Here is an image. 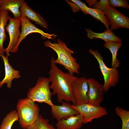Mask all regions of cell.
<instances>
[{
	"label": "cell",
	"mask_w": 129,
	"mask_h": 129,
	"mask_svg": "<svg viewBox=\"0 0 129 129\" xmlns=\"http://www.w3.org/2000/svg\"><path fill=\"white\" fill-rule=\"evenodd\" d=\"M20 10L21 16L26 17L30 21L34 22L35 23L43 28L48 29V24L44 18L40 14L32 10L25 1L21 5Z\"/></svg>",
	"instance_id": "13"
},
{
	"label": "cell",
	"mask_w": 129,
	"mask_h": 129,
	"mask_svg": "<svg viewBox=\"0 0 129 129\" xmlns=\"http://www.w3.org/2000/svg\"><path fill=\"white\" fill-rule=\"evenodd\" d=\"M11 17L9 16L8 11L2 10L0 18V54H4L5 52V49L3 44L6 40V37L5 31V28L7 26V22Z\"/></svg>",
	"instance_id": "18"
},
{
	"label": "cell",
	"mask_w": 129,
	"mask_h": 129,
	"mask_svg": "<svg viewBox=\"0 0 129 129\" xmlns=\"http://www.w3.org/2000/svg\"><path fill=\"white\" fill-rule=\"evenodd\" d=\"M84 124L82 117L79 113L58 121L56 126L57 129H80Z\"/></svg>",
	"instance_id": "15"
},
{
	"label": "cell",
	"mask_w": 129,
	"mask_h": 129,
	"mask_svg": "<svg viewBox=\"0 0 129 129\" xmlns=\"http://www.w3.org/2000/svg\"><path fill=\"white\" fill-rule=\"evenodd\" d=\"M74 3L78 6L81 10L85 14H88L87 10L88 7L86 4L79 0H71Z\"/></svg>",
	"instance_id": "26"
},
{
	"label": "cell",
	"mask_w": 129,
	"mask_h": 129,
	"mask_svg": "<svg viewBox=\"0 0 129 129\" xmlns=\"http://www.w3.org/2000/svg\"><path fill=\"white\" fill-rule=\"evenodd\" d=\"M88 90L87 79L84 77H77L72 82L71 90L73 105L77 106L88 103Z\"/></svg>",
	"instance_id": "7"
},
{
	"label": "cell",
	"mask_w": 129,
	"mask_h": 129,
	"mask_svg": "<svg viewBox=\"0 0 129 129\" xmlns=\"http://www.w3.org/2000/svg\"><path fill=\"white\" fill-rule=\"evenodd\" d=\"M21 21V31L20 36L18 43L11 52L15 53L18 50L19 46L21 42L26 37L30 34L33 33H38L40 34L43 38H47L48 39L54 40L57 36L54 34H50L46 33L42 30H40L32 23L26 17L21 16L20 18Z\"/></svg>",
	"instance_id": "9"
},
{
	"label": "cell",
	"mask_w": 129,
	"mask_h": 129,
	"mask_svg": "<svg viewBox=\"0 0 129 129\" xmlns=\"http://www.w3.org/2000/svg\"><path fill=\"white\" fill-rule=\"evenodd\" d=\"M109 5L115 8L120 7L129 9V5L126 0H108Z\"/></svg>",
	"instance_id": "24"
},
{
	"label": "cell",
	"mask_w": 129,
	"mask_h": 129,
	"mask_svg": "<svg viewBox=\"0 0 129 129\" xmlns=\"http://www.w3.org/2000/svg\"><path fill=\"white\" fill-rule=\"evenodd\" d=\"M114 111L122 121L121 129H129V111L119 106L115 108Z\"/></svg>",
	"instance_id": "23"
},
{
	"label": "cell",
	"mask_w": 129,
	"mask_h": 129,
	"mask_svg": "<svg viewBox=\"0 0 129 129\" xmlns=\"http://www.w3.org/2000/svg\"><path fill=\"white\" fill-rule=\"evenodd\" d=\"M109 6L108 0H101L97 2L92 7L93 8L98 9L103 12L105 9Z\"/></svg>",
	"instance_id": "25"
},
{
	"label": "cell",
	"mask_w": 129,
	"mask_h": 129,
	"mask_svg": "<svg viewBox=\"0 0 129 129\" xmlns=\"http://www.w3.org/2000/svg\"><path fill=\"white\" fill-rule=\"evenodd\" d=\"M16 109L19 124L23 129H26L33 124L39 114L38 105L27 97L18 100Z\"/></svg>",
	"instance_id": "3"
},
{
	"label": "cell",
	"mask_w": 129,
	"mask_h": 129,
	"mask_svg": "<svg viewBox=\"0 0 129 129\" xmlns=\"http://www.w3.org/2000/svg\"><path fill=\"white\" fill-rule=\"evenodd\" d=\"M50 82L48 78L39 77L35 85L29 88L27 98L35 102L44 103L51 107L54 104L51 99L53 94L49 88Z\"/></svg>",
	"instance_id": "4"
},
{
	"label": "cell",
	"mask_w": 129,
	"mask_h": 129,
	"mask_svg": "<svg viewBox=\"0 0 129 129\" xmlns=\"http://www.w3.org/2000/svg\"><path fill=\"white\" fill-rule=\"evenodd\" d=\"M103 12L108 19L110 29L112 30L121 28H129V18L117 10L115 8L108 6Z\"/></svg>",
	"instance_id": "8"
},
{
	"label": "cell",
	"mask_w": 129,
	"mask_h": 129,
	"mask_svg": "<svg viewBox=\"0 0 129 129\" xmlns=\"http://www.w3.org/2000/svg\"><path fill=\"white\" fill-rule=\"evenodd\" d=\"M2 2V0H0V6H1V5Z\"/></svg>",
	"instance_id": "29"
},
{
	"label": "cell",
	"mask_w": 129,
	"mask_h": 129,
	"mask_svg": "<svg viewBox=\"0 0 129 129\" xmlns=\"http://www.w3.org/2000/svg\"><path fill=\"white\" fill-rule=\"evenodd\" d=\"M71 106L81 115L85 124L91 122L93 119L100 118L108 114L106 109L100 105L86 103L77 106L71 105Z\"/></svg>",
	"instance_id": "6"
},
{
	"label": "cell",
	"mask_w": 129,
	"mask_h": 129,
	"mask_svg": "<svg viewBox=\"0 0 129 129\" xmlns=\"http://www.w3.org/2000/svg\"><path fill=\"white\" fill-rule=\"evenodd\" d=\"M24 0H2L1 5V10H6L13 14L14 18H20L21 16L20 7Z\"/></svg>",
	"instance_id": "17"
},
{
	"label": "cell",
	"mask_w": 129,
	"mask_h": 129,
	"mask_svg": "<svg viewBox=\"0 0 129 129\" xmlns=\"http://www.w3.org/2000/svg\"><path fill=\"white\" fill-rule=\"evenodd\" d=\"M87 80L88 87L87 103L100 105L104 100L105 91L103 85L92 78Z\"/></svg>",
	"instance_id": "11"
},
{
	"label": "cell",
	"mask_w": 129,
	"mask_h": 129,
	"mask_svg": "<svg viewBox=\"0 0 129 129\" xmlns=\"http://www.w3.org/2000/svg\"><path fill=\"white\" fill-rule=\"evenodd\" d=\"M1 72V71L0 70V73Z\"/></svg>",
	"instance_id": "30"
},
{
	"label": "cell",
	"mask_w": 129,
	"mask_h": 129,
	"mask_svg": "<svg viewBox=\"0 0 129 129\" xmlns=\"http://www.w3.org/2000/svg\"><path fill=\"white\" fill-rule=\"evenodd\" d=\"M1 10H1V6H0V17L1 13Z\"/></svg>",
	"instance_id": "28"
},
{
	"label": "cell",
	"mask_w": 129,
	"mask_h": 129,
	"mask_svg": "<svg viewBox=\"0 0 129 129\" xmlns=\"http://www.w3.org/2000/svg\"><path fill=\"white\" fill-rule=\"evenodd\" d=\"M86 1L90 7V8H91V7L92 6L97 2V0H86Z\"/></svg>",
	"instance_id": "27"
},
{
	"label": "cell",
	"mask_w": 129,
	"mask_h": 129,
	"mask_svg": "<svg viewBox=\"0 0 129 129\" xmlns=\"http://www.w3.org/2000/svg\"><path fill=\"white\" fill-rule=\"evenodd\" d=\"M121 42H107L104 44V47L109 49L111 53L112 59L111 68L117 69L120 66V62L117 58V52L122 46Z\"/></svg>",
	"instance_id": "19"
},
{
	"label": "cell",
	"mask_w": 129,
	"mask_h": 129,
	"mask_svg": "<svg viewBox=\"0 0 129 129\" xmlns=\"http://www.w3.org/2000/svg\"><path fill=\"white\" fill-rule=\"evenodd\" d=\"M87 12L88 14L103 23L107 29H110L108 20L103 11L98 9L88 7Z\"/></svg>",
	"instance_id": "22"
},
{
	"label": "cell",
	"mask_w": 129,
	"mask_h": 129,
	"mask_svg": "<svg viewBox=\"0 0 129 129\" xmlns=\"http://www.w3.org/2000/svg\"><path fill=\"white\" fill-rule=\"evenodd\" d=\"M54 60L53 56L51 60L50 68L48 72V78L51 83L49 88L53 91V95H57L59 102L64 100L68 102H71L73 104L71 85L73 81L78 77L69 73L64 72L56 65Z\"/></svg>",
	"instance_id": "1"
},
{
	"label": "cell",
	"mask_w": 129,
	"mask_h": 129,
	"mask_svg": "<svg viewBox=\"0 0 129 129\" xmlns=\"http://www.w3.org/2000/svg\"><path fill=\"white\" fill-rule=\"evenodd\" d=\"M87 32V37L90 39L100 38L105 42H115L122 43V38L115 35L113 30L110 28L106 29L101 33H96L89 29H85Z\"/></svg>",
	"instance_id": "16"
},
{
	"label": "cell",
	"mask_w": 129,
	"mask_h": 129,
	"mask_svg": "<svg viewBox=\"0 0 129 129\" xmlns=\"http://www.w3.org/2000/svg\"><path fill=\"white\" fill-rule=\"evenodd\" d=\"M16 110H13L8 113L3 118L0 126V129H11L14 123L19 121Z\"/></svg>",
	"instance_id": "20"
},
{
	"label": "cell",
	"mask_w": 129,
	"mask_h": 129,
	"mask_svg": "<svg viewBox=\"0 0 129 129\" xmlns=\"http://www.w3.org/2000/svg\"><path fill=\"white\" fill-rule=\"evenodd\" d=\"M44 44L45 47L50 48L57 54L58 57L54 60L55 64L63 65L71 75L80 74L79 64L77 62L76 59L72 55L74 52L67 47L65 42L58 39L57 43H52L47 40L44 42Z\"/></svg>",
	"instance_id": "2"
},
{
	"label": "cell",
	"mask_w": 129,
	"mask_h": 129,
	"mask_svg": "<svg viewBox=\"0 0 129 129\" xmlns=\"http://www.w3.org/2000/svg\"><path fill=\"white\" fill-rule=\"evenodd\" d=\"M26 129H56L49 123V120L44 118L39 114L35 122L32 125L28 127Z\"/></svg>",
	"instance_id": "21"
},
{
	"label": "cell",
	"mask_w": 129,
	"mask_h": 129,
	"mask_svg": "<svg viewBox=\"0 0 129 129\" xmlns=\"http://www.w3.org/2000/svg\"><path fill=\"white\" fill-rule=\"evenodd\" d=\"M89 52L93 55L98 62L104 80L103 85L105 93L112 87L115 86L119 81V73L117 69L108 67L105 63L102 56L97 50L89 49Z\"/></svg>",
	"instance_id": "5"
},
{
	"label": "cell",
	"mask_w": 129,
	"mask_h": 129,
	"mask_svg": "<svg viewBox=\"0 0 129 129\" xmlns=\"http://www.w3.org/2000/svg\"><path fill=\"white\" fill-rule=\"evenodd\" d=\"M20 18L10 17L9 23L5 27V29L8 33L10 38L8 46L5 49L7 55H10L9 53L17 45L20 38L21 34L20 28L21 25Z\"/></svg>",
	"instance_id": "10"
},
{
	"label": "cell",
	"mask_w": 129,
	"mask_h": 129,
	"mask_svg": "<svg viewBox=\"0 0 129 129\" xmlns=\"http://www.w3.org/2000/svg\"><path fill=\"white\" fill-rule=\"evenodd\" d=\"M0 56L4 61L5 71L4 78L0 81V88H1L5 84H6L7 87L11 89L12 80L15 78L19 79L21 77L19 71L15 70L10 64L7 55L5 56L4 54H0Z\"/></svg>",
	"instance_id": "14"
},
{
	"label": "cell",
	"mask_w": 129,
	"mask_h": 129,
	"mask_svg": "<svg viewBox=\"0 0 129 129\" xmlns=\"http://www.w3.org/2000/svg\"><path fill=\"white\" fill-rule=\"evenodd\" d=\"M60 105H54L51 107V112L52 117L58 121L67 119L70 117L79 114L72 107L68 102L62 101Z\"/></svg>",
	"instance_id": "12"
}]
</instances>
